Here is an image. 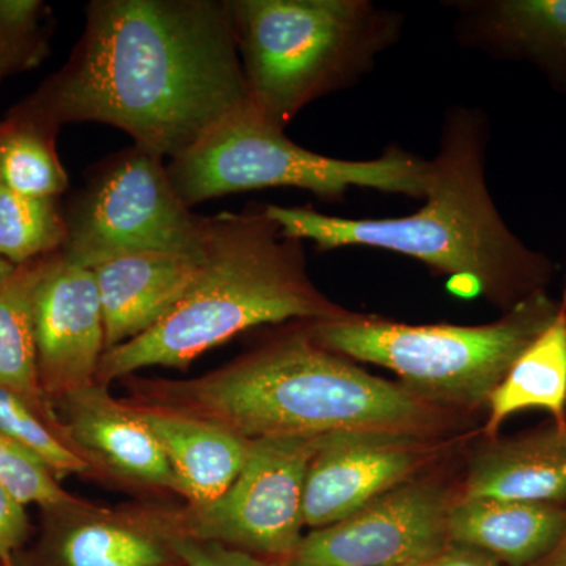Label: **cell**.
Segmentation results:
<instances>
[{
  "instance_id": "cell-1",
  "label": "cell",
  "mask_w": 566,
  "mask_h": 566,
  "mask_svg": "<svg viewBox=\"0 0 566 566\" xmlns=\"http://www.w3.org/2000/svg\"><path fill=\"white\" fill-rule=\"evenodd\" d=\"M249 107L230 0H95L69 62L14 111L115 126L174 161Z\"/></svg>"
},
{
  "instance_id": "cell-2",
  "label": "cell",
  "mask_w": 566,
  "mask_h": 566,
  "mask_svg": "<svg viewBox=\"0 0 566 566\" xmlns=\"http://www.w3.org/2000/svg\"><path fill=\"white\" fill-rule=\"evenodd\" d=\"M490 120L475 106L449 107L430 159L424 205L401 218L348 219L308 207L263 205L282 233L319 251L385 249L449 277L458 296L485 297L510 311L545 290L551 262L506 226L486 182Z\"/></svg>"
},
{
  "instance_id": "cell-3",
  "label": "cell",
  "mask_w": 566,
  "mask_h": 566,
  "mask_svg": "<svg viewBox=\"0 0 566 566\" xmlns=\"http://www.w3.org/2000/svg\"><path fill=\"white\" fill-rule=\"evenodd\" d=\"M134 385L133 403L199 417L248 441L337 433L428 438L447 422L444 408L324 348L307 323L199 378Z\"/></svg>"
},
{
  "instance_id": "cell-4",
  "label": "cell",
  "mask_w": 566,
  "mask_h": 566,
  "mask_svg": "<svg viewBox=\"0 0 566 566\" xmlns=\"http://www.w3.org/2000/svg\"><path fill=\"white\" fill-rule=\"evenodd\" d=\"M357 315L333 303L307 273L304 243L264 208L208 218L199 277L148 333L104 353L96 382L150 367L186 370L202 354L263 324L334 322Z\"/></svg>"
},
{
  "instance_id": "cell-5",
  "label": "cell",
  "mask_w": 566,
  "mask_h": 566,
  "mask_svg": "<svg viewBox=\"0 0 566 566\" xmlns=\"http://www.w3.org/2000/svg\"><path fill=\"white\" fill-rule=\"evenodd\" d=\"M256 117L285 132L308 104L352 88L400 40L405 17L370 0H230Z\"/></svg>"
},
{
  "instance_id": "cell-6",
  "label": "cell",
  "mask_w": 566,
  "mask_h": 566,
  "mask_svg": "<svg viewBox=\"0 0 566 566\" xmlns=\"http://www.w3.org/2000/svg\"><path fill=\"white\" fill-rule=\"evenodd\" d=\"M558 303L542 290L480 326L406 324L354 315L307 323L324 348L394 371L406 389L439 408L486 403L520 354L549 326Z\"/></svg>"
},
{
  "instance_id": "cell-7",
  "label": "cell",
  "mask_w": 566,
  "mask_h": 566,
  "mask_svg": "<svg viewBox=\"0 0 566 566\" xmlns=\"http://www.w3.org/2000/svg\"><path fill=\"white\" fill-rule=\"evenodd\" d=\"M167 170L189 208L266 188L305 189L324 200L344 199L353 188L423 200L430 181V159L398 145L360 161L318 155L256 117L252 107L223 122Z\"/></svg>"
},
{
  "instance_id": "cell-8",
  "label": "cell",
  "mask_w": 566,
  "mask_h": 566,
  "mask_svg": "<svg viewBox=\"0 0 566 566\" xmlns=\"http://www.w3.org/2000/svg\"><path fill=\"white\" fill-rule=\"evenodd\" d=\"M62 253L92 270L129 253L203 256L208 218L175 191L161 156L134 145L104 164L65 211Z\"/></svg>"
},
{
  "instance_id": "cell-9",
  "label": "cell",
  "mask_w": 566,
  "mask_h": 566,
  "mask_svg": "<svg viewBox=\"0 0 566 566\" xmlns=\"http://www.w3.org/2000/svg\"><path fill=\"white\" fill-rule=\"evenodd\" d=\"M319 438L253 439L229 490L177 517L180 534L289 560L303 539L305 479Z\"/></svg>"
},
{
  "instance_id": "cell-10",
  "label": "cell",
  "mask_w": 566,
  "mask_h": 566,
  "mask_svg": "<svg viewBox=\"0 0 566 566\" xmlns=\"http://www.w3.org/2000/svg\"><path fill=\"white\" fill-rule=\"evenodd\" d=\"M455 499L436 480L395 488L354 515L303 536L286 566L427 565L449 543Z\"/></svg>"
},
{
  "instance_id": "cell-11",
  "label": "cell",
  "mask_w": 566,
  "mask_h": 566,
  "mask_svg": "<svg viewBox=\"0 0 566 566\" xmlns=\"http://www.w3.org/2000/svg\"><path fill=\"white\" fill-rule=\"evenodd\" d=\"M33 326L41 387L46 397L96 382L106 353V327L92 270L62 251L40 260Z\"/></svg>"
},
{
  "instance_id": "cell-12",
  "label": "cell",
  "mask_w": 566,
  "mask_h": 566,
  "mask_svg": "<svg viewBox=\"0 0 566 566\" xmlns=\"http://www.w3.org/2000/svg\"><path fill=\"white\" fill-rule=\"evenodd\" d=\"M428 438L337 433L319 438L304 491L305 526L323 528L409 482L427 460Z\"/></svg>"
},
{
  "instance_id": "cell-13",
  "label": "cell",
  "mask_w": 566,
  "mask_h": 566,
  "mask_svg": "<svg viewBox=\"0 0 566 566\" xmlns=\"http://www.w3.org/2000/svg\"><path fill=\"white\" fill-rule=\"evenodd\" d=\"M62 433L88 461L137 485L178 494L169 461L132 403L112 397L109 387L93 385L52 398Z\"/></svg>"
},
{
  "instance_id": "cell-14",
  "label": "cell",
  "mask_w": 566,
  "mask_h": 566,
  "mask_svg": "<svg viewBox=\"0 0 566 566\" xmlns=\"http://www.w3.org/2000/svg\"><path fill=\"white\" fill-rule=\"evenodd\" d=\"M46 513L52 526L44 551L51 566H170L178 560L172 546L180 532L177 520H147L84 502Z\"/></svg>"
},
{
  "instance_id": "cell-15",
  "label": "cell",
  "mask_w": 566,
  "mask_h": 566,
  "mask_svg": "<svg viewBox=\"0 0 566 566\" xmlns=\"http://www.w3.org/2000/svg\"><path fill=\"white\" fill-rule=\"evenodd\" d=\"M203 256L142 252L92 268L102 300L106 352L148 333L199 277Z\"/></svg>"
},
{
  "instance_id": "cell-16",
  "label": "cell",
  "mask_w": 566,
  "mask_h": 566,
  "mask_svg": "<svg viewBox=\"0 0 566 566\" xmlns=\"http://www.w3.org/2000/svg\"><path fill=\"white\" fill-rule=\"evenodd\" d=\"M461 46L535 63L566 82V0H455Z\"/></svg>"
},
{
  "instance_id": "cell-17",
  "label": "cell",
  "mask_w": 566,
  "mask_h": 566,
  "mask_svg": "<svg viewBox=\"0 0 566 566\" xmlns=\"http://www.w3.org/2000/svg\"><path fill=\"white\" fill-rule=\"evenodd\" d=\"M169 461L178 494L191 509L210 505L234 482L251 441L199 417L133 403Z\"/></svg>"
},
{
  "instance_id": "cell-18",
  "label": "cell",
  "mask_w": 566,
  "mask_h": 566,
  "mask_svg": "<svg viewBox=\"0 0 566 566\" xmlns=\"http://www.w3.org/2000/svg\"><path fill=\"white\" fill-rule=\"evenodd\" d=\"M566 526V510L502 499L453 501L447 520L450 545L482 551L510 566H534L556 547Z\"/></svg>"
},
{
  "instance_id": "cell-19",
  "label": "cell",
  "mask_w": 566,
  "mask_h": 566,
  "mask_svg": "<svg viewBox=\"0 0 566 566\" xmlns=\"http://www.w3.org/2000/svg\"><path fill=\"white\" fill-rule=\"evenodd\" d=\"M463 495L526 504H564L566 423L491 442L469 465Z\"/></svg>"
},
{
  "instance_id": "cell-20",
  "label": "cell",
  "mask_w": 566,
  "mask_h": 566,
  "mask_svg": "<svg viewBox=\"0 0 566 566\" xmlns=\"http://www.w3.org/2000/svg\"><path fill=\"white\" fill-rule=\"evenodd\" d=\"M488 438H495L509 417L542 409L557 424L566 423V285L549 326L520 354L486 401Z\"/></svg>"
},
{
  "instance_id": "cell-21",
  "label": "cell",
  "mask_w": 566,
  "mask_h": 566,
  "mask_svg": "<svg viewBox=\"0 0 566 566\" xmlns=\"http://www.w3.org/2000/svg\"><path fill=\"white\" fill-rule=\"evenodd\" d=\"M40 260L21 264L0 277V387L20 395L48 422L61 428L41 387L36 359L33 289Z\"/></svg>"
},
{
  "instance_id": "cell-22",
  "label": "cell",
  "mask_w": 566,
  "mask_h": 566,
  "mask_svg": "<svg viewBox=\"0 0 566 566\" xmlns=\"http://www.w3.org/2000/svg\"><path fill=\"white\" fill-rule=\"evenodd\" d=\"M57 129L11 109L0 122V181L11 191L39 199H57L69 189L55 137Z\"/></svg>"
},
{
  "instance_id": "cell-23",
  "label": "cell",
  "mask_w": 566,
  "mask_h": 566,
  "mask_svg": "<svg viewBox=\"0 0 566 566\" xmlns=\"http://www.w3.org/2000/svg\"><path fill=\"white\" fill-rule=\"evenodd\" d=\"M69 238L57 199L11 191L0 181V256L13 266L62 251Z\"/></svg>"
},
{
  "instance_id": "cell-24",
  "label": "cell",
  "mask_w": 566,
  "mask_h": 566,
  "mask_svg": "<svg viewBox=\"0 0 566 566\" xmlns=\"http://www.w3.org/2000/svg\"><path fill=\"white\" fill-rule=\"evenodd\" d=\"M0 430L39 458L57 480L91 471V461L66 441L61 428L48 422L20 395L0 387Z\"/></svg>"
},
{
  "instance_id": "cell-25",
  "label": "cell",
  "mask_w": 566,
  "mask_h": 566,
  "mask_svg": "<svg viewBox=\"0 0 566 566\" xmlns=\"http://www.w3.org/2000/svg\"><path fill=\"white\" fill-rule=\"evenodd\" d=\"M50 22L41 0H0V82L46 61Z\"/></svg>"
},
{
  "instance_id": "cell-26",
  "label": "cell",
  "mask_w": 566,
  "mask_h": 566,
  "mask_svg": "<svg viewBox=\"0 0 566 566\" xmlns=\"http://www.w3.org/2000/svg\"><path fill=\"white\" fill-rule=\"evenodd\" d=\"M0 483L22 505H39L44 512L77 505L74 495L63 490L39 458L0 430Z\"/></svg>"
},
{
  "instance_id": "cell-27",
  "label": "cell",
  "mask_w": 566,
  "mask_h": 566,
  "mask_svg": "<svg viewBox=\"0 0 566 566\" xmlns=\"http://www.w3.org/2000/svg\"><path fill=\"white\" fill-rule=\"evenodd\" d=\"M178 560L185 566H286L263 560L255 554L245 553L216 542H202L178 532L172 542Z\"/></svg>"
},
{
  "instance_id": "cell-28",
  "label": "cell",
  "mask_w": 566,
  "mask_h": 566,
  "mask_svg": "<svg viewBox=\"0 0 566 566\" xmlns=\"http://www.w3.org/2000/svg\"><path fill=\"white\" fill-rule=\"evenodd\" d=\"M29 515L13 494L0 483V565H14V556L29 535Z\"/></svg>"
},
{
  "instance_id": "cell-29",
  "label": "cell",
  "mask_w": 566,
  "mask_h": 566,
  "mask_svg": "<svg viewBox=\"0 0 566 566\" xmlns=\"http://www.w3.org/2000/svg\"><path fill=\"white\" fill-rule=\"evenodd\" d=\"M427 566H501L497 560L472 547L449 545Z\"/></svg>"
},
{
  "instance_id": "cell-30",
  "label": "cell",
  "mask_w": 566,
  "mask_h": 566,
  "mask_svg": "<svg viewBox=\"0 0 566 566\" xmlns=\"http://www.w3.org/2000/svg\"><path fill=\"white\" fill-rule=\"evenodd\" d=\"M534 566H566V526L556 547Z\"/></svg>"
},
{
  "instance_id": "cell-31",
  "label": "cell",
  "mask_w": 566,
  "mask_h": 566,
  "mask_svg": "<svg viewBox=\"0 0 566 566\" xmlns=\"http://www.w3.org/2000/svg\"><path fill=\"white\" fill-rule=\"evenodd\" d=\"M14 268L17 266H13V264L6 262V260H3L2 256H0V277H2V275L11 273V271H13Z\"/></svg>"
},
{
  "instance_id": "cell-32",
  "label": "cell",
  "mask_w": 566,
  "mask_h": 566,
  "mask_svg": "<svg viewBox=\"0 0 566 566\" xmlns=\"http://www.w3.org/2000/svg\"><path fill=\"white\" fill-rule=\"evenodd\" d=\"M411 566H427V565H411Z\"/></svg>"
},
{
  "instance_id": "cell-33",
  "label": "cell",
  "mask_w": 566,
  "mask_h": 566,
  "mask_svg": "<svg viewBox=\"0 0 566 566\" xmlns=\"http://www.w3.org/2000/svg\"><path fill=\"white\" fill-rule=\"evenodd\" d=\"M0 566H3V565H0Z\"/></svg>"
}]
</instances>
